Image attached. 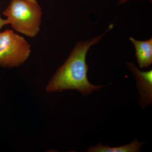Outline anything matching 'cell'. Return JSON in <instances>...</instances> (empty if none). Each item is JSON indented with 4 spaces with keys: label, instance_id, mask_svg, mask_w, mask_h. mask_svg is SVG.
<instances>
[{
    "label": "cell",
    "instance_id": "obj_1",
    "mask_svg": "<svg viewBox=\"0 0 152 152\" xmlns=\"http://www.w3.org/2000/svg\"><path fill=\"white\" fill-rule=\"evenodd\" d=\"M109 26L103 34L88 40L80 41L71 52L65 63L57 70L45 88L47 93L62 92L65 90L78 91L83 96L100 89L103 86L91 84L88 80V66L86 58L89 50L98 43L102 37L113 28Z\"/></svg>",
    "mask_w": 152,
    "mask_h": 152
},
{
    "label": "cell",
    "instance_id": "obj_2",
    "mask_svg": "<svg viewBox=\"0 0 152 152\" xmlns=\"http://www.w3.org/2000/svg\"><path fill=\"white\" fill-rule=\"evenodd\" d=\"M3 13L17 31L31 38L39 32L43 13L37 0H11Z\"/></svg>",
    "mask_w": 152,
    "mask_h": 152
},
{
    "label": "cell",
    "instance_id": "obj_3",
    "mask_svg": "<svg viewBox=\"0 0 152 152\" xmlns=\"http://www.w3.org/2000/svg\"><path fill=\"white\" fill-rule=\"evenodd\" d=\"M31 46L26 39L11 30L0 31V66L13 68L28 60Z\"/></svg>",
    "mask_w": 152,
    "mask_h": 152
},
{
    "label": "cell",
    "instance_id": "obj_4",
    "mask_svg": "<svg viewBox=\"0 0 152 152\" xmlns=\"http://www.w3.org/2000/svg\"><path fill=\"white\" fill-rule=\"evenodd\" d=\"M128 69L134 74L137 81L142 107L150 105L152 101V70H140L133 63H127Z\"/></svg>",
    "mask_w": 152,
    "mask_h": 152
},
{
    "label": "cell",
    "instance_id": "obj_5",
    "mask_svg": "<svg viewBox=\"0 0 152 152\" xmlns=\"http://www.w3.org/2000/svg\"><path fill=\"white\" fill-rule=\"evenodd\" d=\"M136 51V56L139 66L141 68L150 66L152 64V39L139 41L130 37Z\"/></svg>",
    "mask_w": 152,
    "mask_h": 152
},
{
    "label": "cell",
    "instance_id": "obj_6",
    "mask_svg": "<svg viewBox=\"0 0 152 152\" xmlns=\"http://www.w3.org/2000/svg\"><path fill=\"white\" fill-rule=\"evenodd\" d=\"M143 143L135 139L131 143L122 146L110 147L109 145L103 146L101 143L96 146L91 147L87 150L89 152H137L140 150Z\"/></svg>",
    "mask_w": 152,
    "mask_h": 152
},
{
    "label": "cell",
    "instance_id": "obj_7",
    "mask_svg": "<svg viewBox=\"0 0 152 152\" xmlns=\"http://www.w3.org/2000/svg\"><path fill=\"white\" fill-rule=\"evenodd\" d=\"M8 25L9 23L7 19H2L0 17V31H1V29L4 26H6V25Z\"/></svg>",
    "mask_w": 152,
    "mask_h": 152
},
{
    "label": "cell",
    "instance_id": "obj_8",
    "mask_svg": "<svg viewBox=\"0 0 152 152\" xmlns=\"http://www.w3.org/2000/svg\"><path fill=\"white\" fill-rule=\"evenodd\" d=\"M129 1V0H119L118 4L119 5H122L128 1ZM135 1H138V0H135ZM149 1L150 2H151L152 0H149Z\"/></svg>",
    "mask_w": 152,
    "mask_h": 152
}]
</instances>
